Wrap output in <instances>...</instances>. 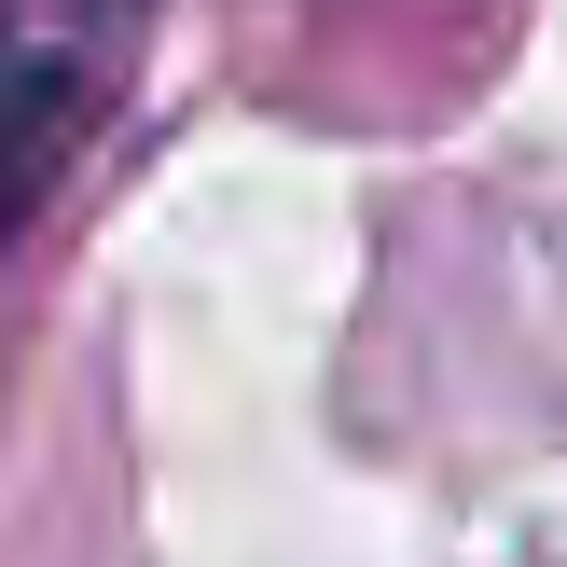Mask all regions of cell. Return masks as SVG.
I'll list each match as a JSON object with an SVG mask.
<instances>
[{"label": "cell", "instance_id": "6da1fadb", "mask_svg": "<svg viewBox=\"0 0 567 567\" xmlns=\"http://www.w3.org/2000/svg\"><path fill=\"white\" fill-rule=\"evenodd\" d=\"M97 83H111V28L70 14V0H0V264L14 236L42 221L70 138L97 125Z\"/></svg>", "mask_w": 567, "mask_h": 567}]
</instances>
